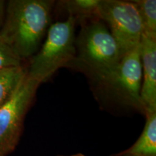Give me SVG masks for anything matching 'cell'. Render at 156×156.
Listing matches in <instances>:
<instances>
[{
  "instance_id": "2",
  "label": "cell",
  "mask_w": 156,
  "mask_h": 156,
  "mask_svg": "<svg viewBox=\"0 0 156 156\" xmlns=\"http://www.w3.org/2000/svg\"><path fill=\"white\" fill-rule=\"evenodd\" d=\"M76 56L69 66L84 72L101 85L119 63L118 45L106 26L101 21L83 25L75 38Z\"/></svg>"
},
{
  "instance_id": "11",
  "label": "cell",
  "mask_w": 156,
  "mask_h": 156,
  "mask_svg": "<svg viewBox=\"0 0 156 156\" xmlns=\"http://www.w3.org/2000/svg\"><path fill=\"white\" fill-rule=\"evenodd\" d=\"M135 4L143 25V34L156 38V1L136 0Z\"/></svg>"
},
{
  "instance_id": "13",
  "label": "cell",
  "mask_w": 156,
  "mask_h": 156,
  "mask_svg": "<svg viewBox=\"0 0 156 156\" xmlns=\"http://www.w3.org/2000/svg\"><path fill=\"white\" fill-rule=\"evenodd\" d=\"M5 8H6L5 2L2 1V0H0V30H1L4 18H5Z\"/></svg>"
},
{
  "instance_id": "3",
  "label": "cell",
  "mask_w": 156,
  "mask_h": 156,
  "mask_svg": "<svg viewBox=\"0 0 156 156\" xmlns=\"http://www.w3.org/2000/svg\"><path fill=\"white\" fill-rule=\"evenodd\" d=\"M76 20L68 16L62 22L50 25L44 44L33 56L27 75L41 84L59 68L69 67L75 58Z\"/></svg>"
},
{
  "instance_id": "1",
  "label": "cell",
  "mask_w": 156,
  "mask_h": 156,
  "mask_svg": "<svg viewBox=\"0 0 156 156\" xmlns=\"http://www.w3.org/2000/svg\"><path fill=\"white\" fill-rule=\"evenodd\" d=\"M54 3L52 0H10L6 4L0 38L22 61L40 49L51 25Z\"/></svg>"
},
{
  "instance_id": "9",
  "label": "cell",
  "mask_w": 156,
  "mask_h": 156,
  "mask_svg": "<svg viewBox=\"0 0 156 156\" xmlns=\"http://www.w3.org/2000/svg\"><path fill=\"white\" fill-rule=\"evenodd\" d=\"M27 71L28 67L22 64L0 69V108L11 100L27 75Z\"/></svg>"
},
{
  "instance_id": "14",
  "label": "cell",
  "mask_w": 156,
  "mask_h": 156,
  "mask_svg": "<svg viewBox=\"0 0 156 156\" xmlns=\"http://www.w3.org/2000/svg\"><path fill=\"white\" fill-rule=\"evenodd\" d=\"M111 156H132V155H127V154L123 153V152H121L119 153H117V154H114V155H112Z\"/></svg>"
},
{
  "instance_id": "10",
  "label": "cell",
  "mask_w": 156,
  "mask_h": 156,
  "mask_svg": "<svg viewBox=\"0 0 156 156\" xmlns=\"http://www.w3.org/2000/svg\"><path fill=\"white\" fill-rule=\"evenodd\" d=\"M100 0H67L62 1L64 9L69 13V16L78 20L98 17V7Z\"/></svg>"
},
{
  "instance_id": "6",
  "label": "cell",
  "mask_w": 156,
  "mask_h": 156,
  "mask_svg": "<svg viewBox=\"0 0 156 156\" xmlns=\"http://www.w3.org/2000/svg\"><path fill=\"white\" fill-rule=\"evenodd\" d=\"M142 81L140 45L121 58L113 73L102 84L119 101L143 113L140 100Z\"/></svg>"
},
{
  "instance_id": "7",
  "label": "cell",
  "mask_w": 156,
  "mask_h": 156,
  "mask_svg": "<svg viewBox=\"0 0 156 156\" xmlns=\"http://www.w3.org/2000/svg\"><path fill=\"white\" fill-rule=\"evenodd\" d=\"M140 54L142 73L140 100L145 114L156 112V38L142 34Z\"/></svg>"
},
{
  "instance_id": "8",
  "label": "cell",
  "mask_w": 156,
  "mask_h": 156,
  "mask_svg": "<svg viewBox=\"0 0 156 156\" xmlns=\"http://www.w3.org/2000/svg\"><path fill=\"white\" fill-rule=\"evenodd\" d=\"M146 123L142 134L123 153L132 156H156V112L145 113Z\"/></svg>"
},
{
  "instance_id": "5",
  "label": "cell",
  "mask_w": 156,
  "mask_h": 156,
  "mask_svg": "<svg viewBox=\"0 0 156 156\" xmlns=\"http://www.w3.org/2000/svg\"><path fill=\"white\" fill-rule=\"evenodd\" d=\"M39 85L27 75L11 100L0 108V156H9L18 145L25 117Z\"/></svg>"
},
{
  "instance_id": "15",
  "label": "cell",
  "mask_w": 156,
  "mask_h": 156,
  "mask_svg": "<svg viewBox=\"0 0 156 156\" xmlns=\"http://www.w3.org/2000/svg\"><path fill=\"white\" fill-rule=\"evenodd\" d=\"M58 156H85V155H84L82 153H77V154H75V155H58Z\"/></svg>"
},
{
  "instance_id": "4",
  "label": "cell",
  "mask_w": 156,
  "mask_h": 156,
  "mask_svg": "<svg viewBox=\"0 0 156 156\" xmlns=\"http://www.w3.org/2000/svg\"><path fill=\"white\" fill-rule=\"evenodd\" d=\"M98 17L108 24L121 57L139 46L144 30L133 1L100 0Z\"/></svg>"
},
{
  "instance_id": "12",
  "label": "cell",
  "mask_w": 156,
  "mask_h": 156,
  "mask_svg": "<svg viewBox=\"0 0 156 156\" xmlns=\"http://www.w3.org/2000/svg\"><path fill=\"white\" fill-rule=\"evenodd\" d=\"M22 64V60L15 55L10 48L0 38V69Z\"/></svg>"
}]
</instances>
